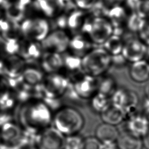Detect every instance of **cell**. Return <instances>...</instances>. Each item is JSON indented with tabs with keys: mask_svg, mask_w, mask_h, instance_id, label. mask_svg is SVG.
<instances>
[{
	"mask_svg": "<svg viewBox=\"0 0 149 149\" xmlns=\"http://www.w3.org/2000/svg\"><path fill=\"white\" fill-rule=\"evenodd\" d=\"M142 141L143 147H144L146 149H149V131L146 134V136L142 138Z\"/></svg>",
	"mask_w": 149,
	"mask_h": 149,
	"instance_id": "47",
	"label": "cell"
},
{
	"mask_svg": "<svg viewBox=\"0 0 149 149\" xmlns=\"http://www.w3.org/2000/svg\"><path fill=\"white\" fill-rule=\"evenodd\" d=\"M15 104V99L11 96L10 93L5 91L0 94V109L6 111L12 108Z\"/></svg>",
	"mask_w": 149,
	"mask_h": 149,
	"instance_id": "33",
	"label": "cell"
},
{
	"mask_svg": "<svg viewBox=\"0 0 149 149\" xmlns=\"http://www.w3.org/2000/svg\"><path fill=\"white\" fill-rule=\"evenodd\" d=\"M116 89L115 80L112 76H103L101 80L98 81V91L108 97L111 96Z\"/></svg>",
	"mask_w": 149,
	"mask_h": 149,
	"instance_id": "27",
	"label": "cell"
},
{
	"mask_svg": "<svg viewBox=\"0 0 149 149\" xmlns=\"http://www.w3.org/2000/svg\"><path fill=\"white\" fill-rule=\"evenodd\" d=\"M20 128L12 122H9L1 127V136L5 144L11 145L17 141L22 134Z\"/></svg>",
	"mask_w": 149,
	"mask_h": 149,
	"instance_id": "18",
	"label": "cell"
},
{
	"mask_svg": "<svg viewBox=\"0 0 149 149\" xmlns=\"http://www.w3.org/2000/svg\"><path fill=\"white\" fill-rule=\"evenodd\" d=\"M3 6L5 9V13L8 20L17 23L24 17V10L20 8L16 3L5 0Z\"/></svg>",
	"mask_w": 149,
	"mask_h": 149,
	"instance_id": "26",
	"label": "cell"
},
{
	"mask_svg": "<svg viewBox=\"0 0 149 149\" xmlns=\"http://www.w3.org/2000/svg\"><path fill=\"white\" fill-rule=\"evenodd\" d=\"M142 0H125L123 6L129 13L139 12Z\"/></svg>",
	"mask_w": 149,
	"mask_h": 149,
	"instance_id": "35",
	"label": "cell"
},
{
	"mask_svg": "<svg viewBox=\"0 0 149 149\" xmlns=\"http://www.w3.org/2000/svg\"><path fill=\"white\" fill-rule=\"evenodd\" d=\"M109 8L104 3L102 0H99L87 12L93 17H107Z\"/></svg>",
	"mask_w": 149,
	"mask_h": 149,
	"instance_id": "32",
	"label": "cell"
},
{
	"mask_svg": "<svg viewBox=\"0 0 149 149\" xmlns=\"http://www.w3.org/2000/svg\"><path fill=\"white\" fill-rule=\"evenodd\" d=\"M70 37L63 30H56L50 34L42 42L44 48L53 50L54 52L61 53L69 48Z\"/></svg>",
	"mask_w": 149,
	"mask_h": 149,
	"instance_id": "10",
	"label": "cell"
},
{
	"mask_svg": "<svg viewBox=\"0 0 149 149\" xmlns=\"http://www.w3.org/2000/svg\"><path fill=\"white\" fill-rule=\"evenodd\" d=\"M138 37L147 45H149V19H146L144 26L137 34Z\"/></svg>",
	"mask_w": 149,
	"mask_h": 149,
	"instance_id": "38",
	"label": "cell"
},
{
	"mask_svg": "<svg viewBox=\"0 0 149 149\" xmlns=\"http://www.w3.org/2000/svg\"><path fill=\"white\" fill-rule=\"evenodd\" d=\"M146 20L139 12L129 13L126 22L128 31L138 34L144 26Z\"/></svg>",
	"mask_w": 149,
	"mask_h": 149,
	"instance_id": "25",
	"label": "cell"
},
{
	"mask_svg": "<svg viewBox=\"0 0 149 149\" xmlns=\"http://www.w3.org/2000/svg\"><path fill=\"white\" fill-rule=\"evenodd\" d=\"M29 149H37V148H35L34 147H31V148H29Z\"/></svg>",
	"mask_w": 149,
	"mask_h": 149,
	"instance_id": "52",
	"label": "cell"
},
{
	"mask_svg": "<svg viewBox=\"0 0 149 149\" xmlns=\"http://www.w3.org/2000/svg\"><path fill=\"white\" fill-rule=\"evenodd\" d=\"M139 13L146 19H149V0H142Z\"/></svg>",
	"mask_w": 149,
	"mask_h": 149,
	"instance_id": "43",
	"label": "cell"
},
{
	"mask_svg": "<svg viewBox=\"0 0 149 149\" xmlns=\"http://www.w3.org/2000/svg\"><path fill=\"white\" fill-rule=\"evenodd\" d=\"M111 65V55L104 48H93L82 57V72L97 78L104 76Z\"/></svg>",
	"mask_w": 149,
	"mask_h": 149,
	"instance_id": "3",
	"label": "cell"
},
{
	"mask_svg": "<svg viewBox=\"0 0 149 149\" xmlns=\"http://www.w3.org/2000/svg\"><path fill=\"white\" fill-rule=\"evenodd\" d=\"M100 115L103 122L114 126L119 125L126 118L122 111L112 104Z\"/></svg>",
	"mask_w": 149,
	"mask_h": 149,
	"instance_id": "19",
	"label": "cell"
},
{
	"mask_svg": "<svg viewBox=\"0 0 149 149\" xmlns=\"http://www.w3.org/2000/svg\"><path fill=\"white\" fill-rule=\"evenodd\" d=\"M1 12H0V22L2 20V19L1 18Z\"/></svg>",
	"mask_w": 149,
	"mask_h": 149,
	"instance_id": "53",
	"label": "cell"
},
{
	"mask_svg": "<svg viewBox=\"0 0 149 149\" xmlns=\"http://www.w3.org/2000/svg\"><path fill=\"white\" fill-rule=\"evenodd\" d=\"M63 66V57L56 52L45 53L42 58V67L48 73H54Z\"/></svg>",
	"mask_w": 149,
	"mask_h": 149,
	"instance_id": "17",
	"label": "cell"
},
{
	"mask_svg": "<svg viewBox=\"0 0 149 149\" xmlns=\"http://www.w3.org/2000/svg\"><path fill=\"white\" fill-rule=\"evenodd\" d=\"M126 118V132L129 133L142 139L148 132L149 122L143 113H133Z\"/></svg>",
	"mask_w": 149,
	"mask_h": 149,
	"instance_id": "11",
	"label": "cell"
},
{
	"mask_svg": "<svg viewBox=\"0 0 149 149\" xmlns=\"http://www.w3.org/2000/svg\"><path fill=\"white\" fill-rule=\"evenodd\" d=\"M0 149H12V148L6 144H0Z\"/></svg>",
	"mask_w": 149,
	"mask_h": 149,
	"instance_id": "50",
	"label": "cell"
},
{
	"mask_svg": "<svg viewBox=\"0 0 149 149\" xmlns=\"http://www.w3.org/2000/svg\"><path fill=\"white\" fill-rule=\"evenodd\" d=\"M22 77L25 83L34 86L38 84L42 80V73L37 69L29 68L23 70L22 73Z\"/></svg>",
	"mask_w": 149,
	"mask_h": 149,
	"instance_id": "29",
	"label": "cell"
},
{
	"mask_svg": "<svg viewBox=\"0 0 149 149\" xmlns=\"http://www.w3.org/2000/svg\"><path fill=\"white\" fill-rule=\"evenodd\" d=\"M64 149H65V148H64Z\"/></svg>",
	"mask_w": 149,
	"mask_h": 149,
	"instance_id": "54",
	"label": "cell"
},
{
	"mask_svg": "<svg viewBox=\"0 0 149 149\" xmlns=\"http://www.w3.org/2000/svg\"><path fill=\"white\" fill-rule=\"evenodd\" d=\"M12 119V116L6 112L5 111H0V127H2L5 124L10 122Z\"/></svg>",
	"mask_w": 149,
	"mask_h": 149,
	"instance_id": "44",
	"label": "cell"
},
{
	"mask_svg": "<svg viewBox=\"0 0 149 149\" xmlns=\"http://www.w3.org/2000/svg\"><path fill=\"white\" fill-rule=\"evenodd\" d=\"M102 149H119L116 142H107L102 143Z\"/></svg>",
	"mask_w": 149,
	"mask_h": 149,
	"instance_id": "46",
	"label": "cell"
},
{
	"mask_svg": "<svg viewBox=\"0 0 149 149\" xmlns=\"http://www.w3.org/2000/svg\"><path fill=\"white\" fill-rule=\"evenodd\" d=\"M139 97L133 91L126 88H117L111 95V104L122 111L126 117L134 113L139 104Z\"/></svg>",
	"mask_w": 149,
	"mask_h": 149,
	"instance_id": "5",
	"label": "cell"
},
{
	"mask_svg": "<svg viewBox=\"0 0 149 149\" xmlns=\"http://www.w3.org/2000/svg\"><path fill=\"white\" fill-rule=\"evenodd\" d=\"M90 16L87 11L78 8L68 14V28L72 35L82 33L84 26Z\"/></svg>",
	"mask_w": 149,
	"mask_h": 149,
	"instance_id": "13",
	"label": "cell"
},
{
	"mask_svg": "<svg viewBox=\"0 0 149 149\" xmlns=\"http://www.w3.org/2000/svg\"><path fill=\"white\" fill-rule=\"evenodd\" d=\"M73 89L80 100L90 99L98 92V81L95 77L82 72L74 82H72Z\"/></svg>",
	"mask_w": 149,
	"mask_h": 149,
	"instance_id": "7",
	"label": "cell"
},
{
	"mask_svg": "<svg viewBox=\"0 0 149 149\" xmlns=\"http://www.w3.org/2000/svg\"><path fill=\"white\" fill-rule=\"evenodd\" d=\"M44 102L48 106V107L52 110L59 109L61 105V100L58 98H42Z\"/></svg>",
	"mask_w": 149,
	"mask_h": 149,
	"instance_id": "41",
	"label": "cell"
},
{
	"mask_svg": "<svg viewBox=\"0 0 149 149\" xmlns=\"http://www.w3.org/2000/svg\"><path fill=\"white\" fill-rule=\"evenodd\" d=\"M85 139L81 136L73 134L68 136L65 139V149H83Z\"/></svg>",
	"mask_w": 149,
	"mask_h": 149,
	"instance_id": "31",
	"label": "cell"
},
{
	"mask_svg": "<svg viewBox=\"0 0 149 149\" xmlns=\"http://www.w3.org/2000/svg\"><path fill=\"white\" fill-rule=\"evenodd\" d=\"M5 73H6V68L5 64L0 61V76H5Z\"/></svg>",
	"mask_w": 149,
	"mask_h": 149,
	"instance_id": "48",
	"label": "cell"
},
{
	"mask_svg": "<svg viewBox=\"0 0 149 149\" xmlns=\"http://www.w3.org/2000/svg\"><path fill=\"white\" fill-rule=\"evenodd\" d=\"M124 44V38L112 34L104 43V49L111 56L122 54Z\"/></svg>",
	"mask_w": 149,
	"mask_h": 149,
	"instance_id": "22",
	"label": "cell"
},
{
	"mask_svg": "<svg viewBox=\"0 0 149 149\" xmlns=\"http://www.w3.org/2000/svg\"><path fill=\"white\" fill-rule=\"evenodd\" d=\"M95 137L102 143L107 142H116L120 133L116 126L103 122L100 124L95 132Z\"/></svg>",
	"mask_w": 149,
	"mask_h": 149,
	"instance_id": "15",
	"label": "cell"
},
{
	"mask_svg": "<svg viewBox=\"0 0 149 149\" xmlns=\"http://www.w3.org/2000/svg\"><path fill=\"white\" fill-rule=\"evenodd\" d=\"M83 149H102V143L95 137L85 139Z\"/></svg>",
	"mask_w": 149,
	"mask_h": 149,
	"instance_id": "36",
	"label": "cell"
},
{
	"mask_svg": "<svg viewBox=\"0 0 149 149\" xmlns=\"http://www.w3.org/2000/svg\"><path fill=\"white\" fill-rule=\"evenodd\" d=\"M119 149H142V139L137 137L126 132L120 134L116 141Z\"/></svg>",
	"mask_w": 149,
	"mask_h": 149,
	"instance_id": "20",
	"label": "cell"
},
{
	"mask_svg": "<svg viewBox=\"0 0 149 149\" xmlns=\"http://www.w3.org/2000/svg\"><path fill=\"white\" fill-rule=\"evenodd\" d=\"M20 30L22 33L29 38L42 40L45 38L48 32L49 24L44 19H28L23 22Z\"/></svg>",
	"mask_w": 149,
	"mask_h": 149,
	"instance_id": "9",
	"label": "cell"
},
{
	"mask_svg": "<svg viewBox=\"0 0 149 149\" xmlns=\"http://www.w3.org/2000/svg\"><path fill=\"white\" fill-rule=\"evenodd\" d=\"M16 118L24 129L47 126L52 120L50 109L44 102L25 104L18 108Z\"/></svg>",
	"mask_w": 149,
	"mask_h": 149,
	"instance_id": "1",
	"label": "cell"
},
{
	"mask_svg": "<svg viewBox=\"0 0 149 149\" xmlns=\"http://www.w3.org/2000/svg\"><path fill=\"white\" fill-rule=\"evenodd\" d=\"M34 6L40 9L47 16H52L59 9L56 0H36Z\"/></svg>",
	"mask_w": 149,
	"mask_h": 149,
	"instance_id": "30",
	"label": "cell"
},
{
	"mask_svg": "<svg viewBox=\"0 0 149 149\" xmlns=\"http://www.w3.org/2000/svg\"><path fill=\"white\" fill-rule=\"evenodd\" d=\"M4 48L6 52L9 54H14L19 51L20 45L16 40L10 39L6 41L4 43Z\"/></svg>",
	"mask_w": 149,
	"mask_h": 149,
	"instance_id": "37",
	"label": "cell"
},
{
	"mask_svg": "<svg viewBox=\"0 0 149 149\" xmlns=\"http://www.w3.org/2000/svg\"><path fill=\"white\" fill-rule=\"evenodd\" d=\"M93 43L87 36L83 33L72 35L70 37L69 49L71 54L83 57L93 48Z\"/></svg>",
	"mask_w": 149,
	"mask_h": 149,
	"instance_id": "12",
	"label": "cell"
},
{
	"mask_svg": "<svg viewBox=\"0 0 149 149\" xmlns=\"http://www.w3.org/2000/svg\"><path fill=\"white\" fill-rule=\"evenodd\" d=\"M82 33L87 36L93 44L103 45L113 34V26L107 17H93L90 15Z\"/></svg>",
	"mask_w": 149,
	"mask_h": 149,
	"instance_id": "4",
	"label": "cell"
},
{
	"mask_svg": "<svg viewBox=\"0 0 149 149\" xmlns=\"http://www.w3.org/2000/svg\"><path fill=\"white\" fill-rule=\"evenodd\" d=\"M24 62L23 59L16 56H10L7 61L5 76L8 77L16 78L22 74Z\"/></svg>",
	"mask_w": 149,
	"mask_h": 149,
	"instance_id": "21",
	"label": "cell"
},
{
	"mask_svg": "<svg viewBox=\"0 0 149 149\" xmlns=\"http://www.w3.org/2000/svg\"><path fill=\"white\" fill-rule=\"evenodd\" d=\"M65 139L56 128L49 127L38 134L36 146L37 149H64Z\"/></svg>",
	"mask_w": 149,
	"mask_h": 149,
	"instance_id": "6",
	"label": "cell"
},
{
	"mask_svg": "<svg viewBox=\"0 0 149 149\" xmlns=\"http://www.w3.org/2000/svg\"><path fill=\"white\" fill-rule=\"evenodd\" d=\"M129 13L123 5L109 9L107 18L111 23L113 28L126 27V22Z\"/></svg>",
	"mask_w": 149,
	"mask_h": 149,
	"instance_id": "16",
	"label": "cell"
},
{
	"mask_svg": "<svg viewBox=\"0 0 149 149\" xmlns=\"http://www.w3.org/2000/svg\"><path fill=\"white\" fill-rule=\"evenodd\" d=\"M144 93L146 97L149 98V80L147 81L144 87Z\"/></svg>",
	"mask_w": 149,
	"mask_h": 149,
	"instance_id": "49",
	"label": "cell"
},
{
	"mask_svg": "<svg viewBox=\"0 0 149 149\" xmlns=\"http://www.w3.org/2000/svg\"><path fill=\"white\" fill-rule=\"evenodd\" d=\"M56 1L59 9L65 13L69 14L77 9L73 0H56Z\"/></svg>",
	"mask_w": 149,
	"mask_h": 149,
	"instance_id": "34",
	"label": "cell"
},
{
	"mask_svg": "<svg viewBox=\"0 0 149 149\" xmlns=\"http://www.w3.org/2000/svg\"><path fill=\"white\" fill-rule=\"evenodd\" d=\"M105 6L110 9L115 6L123 5L125 0H102Z\"/></svg>",
	"mask_w": 149,
	"mask_h": 149,
	"instance_id": "45",
	"label": "cell"
},
{
	"mask_svg": "<svg viewBox=\"0 0 149 149\" xmlns=\"http://www.w3.org/2000/svg\"><path fill=\"white\" fill-rule=\"evenodd\" d=\"M130 78L137 83L147 82L149 80V62L142 59L132 63L129 68Z\"/></svg>",
	"mask_w": 149,
	"mask_h": 149,
	"instance_id": "14",
	"label": "cell"
},
{
	"mask_svg": "<svg viewBox=\"0 0 149 149\" xmlns=\"http://www.w3.org/2000/svg\"><path fill=\"white\" fill-rule=\"evenodd\" d=\"M68 14L63 13L59 16L55 20L54 24L61 30L64 29L66 27H68Z\"/></svg>",
	"mask_w": 149,
	"mask_h": 149,
	"instance_id": "42",
	"label": "cell"
},
{
	"mask_svg": "<svg viewBox=\"0 0 149 149\" xmlns=\"http://www.w3.org/2000/svg\"><path fill=\"white\" fill-rule=\"evenodd\" d=\"M111 104L109 97L97 92L90 98V106L97 113L101 114L105 111Z\"/></svg>",
	"mask_w": 149,
	"mask_h": 149,
	"instance_id": "23",
	"label": "cell"
},
{
	"mask_svg": "<svg viewBox=\"0 0 149 149\" xmlns=\"http://www.w3.org/2000/svg\"><path fill=\"white\" fill-rule=\"evenodd\" d=\"M53 122L54 127L66 136L78 134L85 123L81 113L70 106L59 108L54 117Z\"/></svg>",
	"mask_w": 149,
	"mask_h": 149,
	"instance_id": "2",
	"label": "cell"
},
{
	"mask_svg": "<svg viewBox=\"0 0 149 149\" xmlns=\"http://www.w3.org/2000/svg\"><path fill=\"white\" fill-rule=\"evenodd\" d=\"M63 66L69 71L73 73L82 72V58L73 54H68L63 57Z\"/></svg>",
	"mask_w": 149,
	"mask_h": 149,
	"instance_id": "28",
	"label": "cell"
},
{
	"mask_svg": "<svg viewBox=\"0 0 149 149\" xmlns=\"http://www.w3.org/2000/svg\"><path fill=\"white\" fill-rule=\"evenodd\" d=\"M128 62L122 54L111 56V65L116 68L124 67Z\"/></svg>",
	"mask_w": 149,
	"mask_h": 149,
	"instance_id": "40",
	"label": "cell"
},
{
	"mask_svg": "<svg viewBox=\"0 0 149 149\" xmlns=\"http://www.w3.org/2000/svg\"><path fill=\"white\" fill-rule=\"evenodd\" d=\"M147 45L139 37H128L124 39V44L122 54L128 62L133 63L146 57Z\"/></svg>",
	"mask_w": 149,
	"mask_h": 149,
	"instance_id": "8",
	"label": "cell"
},
{
	"mask_svg": "<svg viewBox=\"0 0 149 149\" xmlns=\"http://www.w3.org/2000/svg\"><path fill=\"white\" fill-rule=\"evenodd\" d=\"M21 55L28 61H33L40 55V48L38 45L29 41H23L20 46L19 51Z\"/></svg>",
	"mask_w": 149,
	"mask_h": 149,
	"instance_id": "24",
	"label": "cell"
},
{
	"mask_svg": "<svg viewBox=\"0 0 149 149\" xmlns=\"http://www.w3.org/2000/svg\"><path fill=\"white\" fill-rule=\"evenodd\" d=\"M77 8L88 11L90 10L99 0H73Z\"/></svg>",
	"mask_w": 149,
	"mask_h": 149,
	"instance_id": "39",
	"label": "cell"
},
{
	"mask_svg": "<svg viewBox=\"0 0 149 149\" xmlns=\"http://www.w3.org/2000/svg\"><path fill=\"white\" fill-rule=\"evenodd\" d=\"M145 58H147L149 61V45H147V49H146Z\"/></svg>",
	"mask_w": 149,
	"mask_h": 149,
	"instance_id": "51",
	"label": "cell"
}]
</instances>
